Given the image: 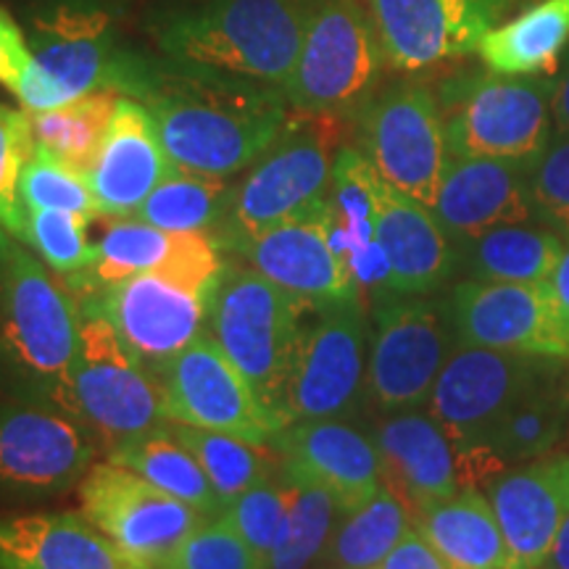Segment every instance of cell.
Instances as JSON below:
<instances>
[{
  "mask_svg": "<svg viewBox=\"0 0 569 569\" xmlns=\"http://www.w3.org/2000/svg\"><path fill=\"white\" fill-rule=\"evenodd\" d=\"M540 569H569V517H567L565 528L559 530L557 543H553L549 559L543 561V567Z\"/></svg>",
  "mask_w": 569,
  "mask_h": 569,
  "instance_id": "49",
  "label": "cell"
},
{
  "mask_svg": "<svg viewBox=\"0 0 569 569\" xmlns=\"http://www.w3.org/2000/svg\"><path fill=\"white\" fill-rule=\"evenodd\" d=\"M382 461V482L411 515L446 501L461 490L490 486L507 469L490 448H461L430 415L396 411L380 425L375 440Z\"/></svg>",
  "mask_w": 569,
  "mask_h": 569,
  "instance_id": "11",
  "label": "cell"
},
{
  "mask_svg": "<svg viewBox=\"0 0 569 569\" xmlns=\"http://www.w3.org/2000/svg\"><path fill=\"white\" fill-rule=\"evenodd\" d=\"M163 569H267V561L232 528L230 519H203Z\"/></svg>",
  "mask_w": 569,
  "mask_h": 569,
  "instance_id": "42",
  "label": "cell"
},
{
  "mask_svg": "<svg viewBox=\"0 0 569 569\" xmlns=\"http://www.w3.org/2000/svg\"><path fill=\"white\" fill-rule=\"evenodd\" d=\"M561 240L522 224L496 227L467 240V267L486 282H549L559 267Z\"/></svg>",
  "mask_w": 569,
  "mask_h": 569,
  "instance_id": "36",
  "label": "cell"
},
{
  "mask_svg": "<svg viewBox=\"0 0 569 569\" xmlns=\"http://www.w3.org/2000/svg\"><path fill=\"white\" fill-rule=\"evenodd\" d=\"M172 169L151 111L138 98H119L101 151L88 172L101 217H134Z\"/></svg>",
  "mask_w": 569,
  "mask_h": 569,
  "instance_id": "23",
  "label": "cell"
},
{
  "mask_svg": "<svg viewBox=\"0 0 569 569\" xmlns=\"http://www.w3.org/2000/svg\"><path fill=\"white\" fill-rule=\"evenodd\" d=\"M315 0H209L163 17L156 42L184 67L284 90Z\"/></svg>",
  "mask_w": 569,
  "mask_h": 569,
  "instance_id": "2",
  "label": "cell"
},
{
  "mask_svg": "<svg viewBox=\"0 0 569 569\" xmlns=\"http://www.w3.org/2000/svg\"><path fill=\"white\" fill-rule=\"evenodd\" d=\"M272 448L280 451L282 467L330 490L343 511L356 509L386 486L377 446L338 419L290 422L277 432Z\"/></svg>",
  "mask_w": 569,
  "mask_h": 569,
  "instance_id": "24",
  "label": "cell"
},
{
  "mask_svg": "<svg viewBox=\"0 0 569 569\" xmlns=\"http://www.w3.org/2000/svg\"><path fill=\"white\" fill-rule=\"evenodd\" d=\"M80 322L74 298L17 240L0 284V353L34 393L71 417Z\"/></svg>",
  "mask_w": 569,
  "mask_h": 569,
  "instance_id": "4",
  "label": "cell"
},
{
  "mask_svg": "<svg viewBox=\"0 0 569 569\" xmlns=\"http://www.w3.org/2000/svg\"><path fill=\"white\" fill-rule=\"evenodd\" d=\"M453 159L530 163L551 138V88L546 82L480 77L465 84L443 117Z\"/></svg>",
  "mask_w": 569,
  "mask_h": 569,
  "instance_id": "10",
  "label": "cell"
},
{
  "mask_svg": "<svg viewBox=\"0 0 569 569\" xmlns=\"http://www.w3.org/2000/svg\"><path fill=\"white\" fill-rule=\"evenodd\" d=\"M88 427L40 403H0V490L42 498L67 493L92 467Z\"/></svg>",
  "mask_w": 569,
  "mask_h": 569,
  "instance_id": "17",
  "label": "cell"
},
{
  "mask_svg": "<svg viewBox=\"0 0 569 569\" xmlns=\"http://www.w3.org/2000/svg\"><path fill=\"white\" fill-rule=\"evenodd\" d=\"M17 240H11V234L0 227V284H3V272H6V261H9V253Z\"/></svg>",
  "mask_w": 569,
  "mask_h": 569,
  "instance_id": "50",
  "label": "cell"
},
{
  "mask_svg": "<svg viewBox=\"0 0 569 569\" xmlns=\"http://www.w3.org/2000/svg\"><path fill=\"white\" fill-rule=\"evenodd\" d=\"M569 422V377L557 359L519 393L488 432L486 446L503 465L546 457Z\"/></svg>",
  "mask_w": 569,
  "mask_h": 569,
  "instance_id": "29",
  "label": "cell"
},
{
  "mask_svg": "<svg viewBox=\"0 0 569 569\" xmlns=\"http://www.w3.org/2000/svg\"><path fill=\"white\" fill-rule=\"evenodd\" d=\"M338 117L290 113L280 138L234 190L230 217L213 234L219 248L234 251L269 227L288 222L327 201L338 159Z\"/></svg>",
  "mask_w": 569,
  "mask_h": 569,
  "instance_id": "5",
  "label": "cell"
},
{
  "mask_svg": "<svg viewBox=\"0 0 569 569\" xmlns=\"http://www.w3.org/2000/svg\"><path fill=\"white\" fill-rule=\"evenodd\" d=\"M32 61V48L19 21L0 6V84L6 90H17V84Z\"/></svg>",
  "mask_w": 569,
  "mask_h": 569,
  "instance_id": "45",
  "label": "cell"
},
{
  "mask_svg": "<svg viewBox=\"0 0 569 569\" xmlns=\"http://www.w3.org/2000/svg\"><path fill=\"white\" fill-rule=\"evenodd\" d=\"M288 507L267 557V569H311L325 559L343 509L319 482L280 467Z\"/></svg>",
  "mask_w": 569,
  "mask_h": 569,
  "instance_id": "32",
  "label": "cell"
},
{
  "mask_svg": "<svg viewBox=\"0 0 569 569\" xmlns=\"http://www.w3.org/2000/svg\"><path fill=\"white\" fill-rule=\"evenodd\" d=\"M138 101L174 167L209 177H232L259 161L293 113L282 90L177 61L151 63Z\"/></svg>",
  "mask_w": 569,
  "mask_h": 569,
  "instance_id": "1",
  "label": "cell"
},
{
  "mask_svg": "<svg viewBox=\"0 0 569 569\" xmlns=\"http://www.w3.org/2000/svg\"><path fill=\"white\" fill-rule=\"evenodd\" d=\"M96 296L132 359L156 380L169 365L209 332L213 293L167 272H140Z\"/></svg>",
  "mask_w": 569,
  "mask_h": 569,
  "instance_id": "13",
  "label": "cell"
},
{
  "mask_svg": "<svg viewBox=\"0 0 569 569\" xmlns=\"http://www.w3.org/2000/svg\"><path fill=\"white\" fill-rule=\"evenodd\" d=\"M119 98L122 96L113 90H96L59 109L30 113L34 142L77 172L88 174L109 132Z\"/></svg>",
  "mask_w": 569,
  "mask_h": 569,
  "instance_id": "37",
  "label": "cell"
},
{
  "mask_svg": "<svg viewBox=\"0 0 569 569\" xmlns=\"http://www.w3.org/2000/svg\"><path fill=\"white\" fill-rule=\"evenodd\" d=\"M377 569H453L440 553L427 543V538L417 528L403 536L401 543L388 553Z\"/></svg>",
  "mask_w": 569,
  "mask_h": 569,
  "instance_id": "46",
  "label": "cell"
},
{
  "mask_svg": "<svg viewBox=\"0 0 569 569\" xmlns=\"http://www.w3.org/2000/svg\"><path fill=\"white\" fill-rule=\"evenodd\" d=\"M549 365L540 356L461 346L432 386L430 417L457 446H482L511 401Z\"/></svg>",
  "mask_w": 569,
  "mask_h": 569,
  "instance_id": "19",
  "label": "cell"
},
{
  "mask_svg": "<svg viewBox=\"0 0 569 569\" xmlns=\"http://www.w3.org/2000/svg\"><path fill=\"white\" fill-rule=\"evenodd\" d=\"M549 284H551L553 296H557L561 317H565V322L569 325V248L565 253H561L559 267L553 269Z\"/></svg>",
  "mask_w": 569,
  "mask_h": 569,
  "instance_id": "47",
  "label": "cell"
},
{
  "mask_svg": "<svg viewBox=\"0 0 569 569\" xmlns=\"http://www.w3.org/2000/svg\"><path fill=\"white\" fill-rule=\"evenodd\" d=\"M382 61L375 21L356 0H315L284 101L293 111L338 117L365 101Z\"/></svg>",
  "mask_w": 569,
  "mask_h": 569,
  "instance_id": "8",
  "label": "cell"
},
{
  "mask_svg": "<svg viewBox=\"0 0 569 569\" xmlns=\"http://www.w3.org/2000/svg\"><path fill=\"white\" fill-rule=\"evenodd\" d=\"M365 153L398 193L432 209L448 161L446 124L436 96L419 84L396 88L369 106L361 124Z\"/></svg>",
  "mask_w": 569,
  "mask_h": 569,
  "instance_id": "15",
  "label": "cell"
},
{
  "mask_svg": "<svg viewBox=\"0 0 569 569\" xmlns=\"http://www.w3.org/2000/svg\"><path fill=\"white\" fill-rule=\"evenodd\" d=\"M113 543L77 515L0 519V569H124Z\"/></svg>",
  "mask_w": 569,
  "mask_h": 569,
  "instance_id": "27",
  "label": "cell"
},
{
  "mask_svg": "<svg viewBox=\"0 0 569 569\" xmlns=\"http://www.w3.org/2000/svg\"><path fill=\"white\" fill-rule=\"evenodd\" d=\"M80 348L74 365L77 419L111 453L167 422L161 382L132 359L98 306L82 296Z\"/></svg>",
  "mask_w": 569,
  "mask_h": 569,
  "instance_id": "7",
  "label": "cell"
},
{
  "mask_svg": "<svg viewBox=\"0 0 569 569\" xmlns=\"http://www.w3.org/2000/svg\"><path fill=\"white\" fill-rule=\"evenodd\" d=\"M569 42V0H543L480 40L482 63L503 77L543 74L559 67Z\"/></svg>",
  "mask_w": 569,
  "mask_h": 569,
  "instance_id": "30",
  "label": "cell"
},
{
  "mask_svg": "<svg viewBox=\"0 0 569 569\" xmlns=\"http://www.w3.org/2000/svg\"><path fill=\"white\" fill-rule=\"evenodd\" d=\"M32 61L13 90L27 113L51 111L96 90L140 98L151 63L134 59L111 38L109 13L59 3L32 13Z\"/></svg>",
  "mask_w": 569,
  "mask_h": 569,
  "instance_id": "3",
  "label": "cell"
},
{
  "mask_svg": "<svg viewBox=\"0 0 569 569\" xmlns=\"http://www.w3.org/2000/svg\"><path fill=\"white\" fill-rule=\"evenodd\" d=\"M446 315L461 346L569 361V325L549 282L467 280Z\"/></svg>",
  "mask_w": 569,
  "mask_h": 569,
  "instance_id": "14",
  "label": "cell"
},
{
  "mask_svg": "<svg viewBox=\"0 0 569 569\" xmlns=\"http://www.w3.org/2000/svg\"><path fill=\"white\" fill-rule=\"evenodd\" d=\"M167 427L198 459V465L209 475L211 486L219 493V498H222L224 507L234 496H240L259 480L269 478L272 465H269L267 453L261 451L267 446L224 436V432L203 430V427L172 422V419H167Z\"/></svg>",
  "mask_w": 569,
  "mask_h": 569,
  "instance_id": "38",
  "label": "cell"
},
{
  "mask_svg": "<svg viewBox=\"0 0 569 569\" xmlns=\"http://www.w3.org/2000/svg\"><path fill=\"white\" fill-rule=\"evenodd\" d=\"M159 382L172 422L224 432L259 446H272L282 430L280 419L264 407L211 332L177 356Z\"/></svg>",
  "mask_w": 569,
  "mask_h": 569,
  "instance_id": "16",
  "label": "cell"
},
{
  "mask_svg": "<svg viewBox=\"0 0 569 569\" xmlns=\"http://www.w3.org/2000/svg\"><path fill=\"white\" fill-rule=\"evenodd\" d=\"M382 56L398 71L430 69L478 53L498 0H369Z\"/></svg>",
  "mask_w": 569,
  "mask_h": 569,
  "instance_id": "21",
  "label": "cell"
},
{
  "mask_svg": "<svg viewBox=\"0 0 569 569\" xmlns=\"http://www.w3.org/2000/svg\"><path fill=\"white\" fill-rule=\"evenodd\" d=\"M234 190L227 177L193 174L174 167L134 217L167 232H209L213 238L230 217Z\"/></svg>",
  "mask_w": 569,
  "mask_h": 569,
  "instance_id": "35",
  "label": "cell"
},
{
  "mask_svg": "<svg viewBox=\"0 0 569 569\" xmlns=\"http://www.w3.org/2000/svg\"><path fill=\"white\" fill-rule=\"evenodd\" d=\"M415 528V515L388 486L351 511H343L325 559L332 569H377L403 536Z\"/></svg>",
  "mask_w": 569,
  "mask_h": 569,
  "instance_id": "33",
  "label": "cell"
},
{
  "mask_svg": "<svg viewBox=\"0 0 569 569\" xmlns=\"http://www.w3.org/2000/svg\"><path fill=\"white\" fill-rule=\"evenodd\" d=\"M19 198L24 211L51 209L82 213L88 219L101 217L88 174L77 172L74 167L42 151V148H34L32 159L27 161L24 172H21Z\"/></svg>",
  "mask_w": 569,
  "mask_h": 569,
  "instance_id": "39",
  "label": "cell"
},
{
  "mask_svg": "<svg viewBox=\"0 0 569 569\" xmlns=\"http://www.w3.org/2000/svg\"><path fill=\"white\" fill-rule=\"evenodd\" d=\"M232 253L243 256L248 267L315 309L332 301L361 298L351 269L332 243L327 201L288 222L269 227L267 232L240 243Z\"/></svg>",
  "mask_w": 569,
  "mask_h": 569,
  "instance_id": "20",
  "label": "cell"
},
{
  "mask_svg": "<svg viewBox=\"0 0 569 569\" xmlns=\"http://www.w3.org/2000/svg\"><path fill=\"white\" fill-rule=\"evenodd\" d=\"M530 196L551 222L569 230V134L538 159Z\"/></svg>",
  "mask_w": 569,
  "mask_h": 569,
  "instance_id": "44",
  "label": "cell"
},
{
  "mask_svg": "<svg viewBox=\"0 0 569 569\" xmlns=\"http://www.w3.org/2000/svg\"><path fill=\"white\" fill-rule=\"evenodd\" d=\"M551 113L561 127V132L569 134V69L561 74V80L551 88Z\"/></svg>",
  "mask_w": 569,
  "mask_h": 569,
  "instance_id": "48",
  "label": "cell"
},
{
  "mask_svg": "<svg viewBox=\"0 0 569 569\" xmlns=\"http://www.w3.org/2000/svg\"><path fill=\"white\" fill-rule=\"evenodd\" d=\"M188 238L190 232L159 230L138 217L113 219L96 246L92 264L77 274H67V288H80L82 296H92L124 277L159 272L180 256Z\"/></svg>",
  "mask_w": 569,
  "mask_h": 569,
  "instance_id": "31",
  "label": "cell"
},
{
  "mask_svg": "<svg viewBox=\"0 0 569 569\" xmlns=\"http://www.w3.org/2000/svg\"><path fill=\"white\" fill-rule=\"evenodd\" d=\"M309 303L253 267H224L211 303L209 332L280 419V398L293 369ZM282 422V419H280ZM284 427V425H282Z\"/></svg>",
  "mask_w": 569,
  "mask_h": 569,
  "instance_id": "6",
  "label": "cell"
},
{
  "mask_svg": "<svg viewBox=\"0 0 569 569\" xmlns=\"http://www.w3.org/2000/svg\"><path fill=\"white\" fill-rule=\"evenodd\" d=\"M284 507H288V493H284L282 478H264L240 496H234L222 509V515L253 546V551L267 561L277 532H280Z\"/></svg>",
  "mask_w": 569,
  "mask_h": 569,
  "instance_id": "43",
  "label": "cell"
},
{
  "mask_svg": "<svg viewBox=\"0 0 569 569\" xmlns=\"http://www.w3.org/2000/svg\"><path fill=\"white\" fill-rule=\"evenodd\" d=\"M432 211L448 238L467 243L496 227L528 222L530 193L519 177V163L451 156Z\"/></svg>",
  "mask_w": 569,
  "mask_h": 569,
  "instance_id": "25",
  "label": "cell"
},
{
  "mask_svg": "<svg viewBox=\"0 0 569 569\" xmlns=\"http://www.w3.org/2000/svg\"><path fill=\"white\" fill-rule=\"evenodd\" d=\"M82 517L111 540L130 565L163 569L201 528L203 515L156 488L130 467L106 459L80 482Z\"/></svg>",
  "mask_w": 569,
  "mask_h": 569,
  "instance_id": "9",
  "label": "cell"
},
{
  "mask_svg": "<svg viewBox=\"0 0 569 569\" xmlns=\"http://www.w3.org/2000/svg\"><path fill=\"white\" fill-rule=\"evenodd\" d=\"M124 569H153V567H142V565H130V561H127V567Z\"/></svg>",
  "mask_w": 569,
  "mask_h": 569,
  "instance_id": "51",
  "label": "cell"
},
{
  "mask_svg": "<svg viewBox=\"0 0 569 569\" xmlns=\"http://www.w3.org/2000/svg\"><path fill=\"white\" fill-rule=\"evenodd\" d=\"M377 243L390 267L388 288L403 296L432 293L453 269L448 232L436 211L382 180L377 198Z\"/></svg>",
  "mask_w": 569,
  "mask_h": 569,
  "instance_id": "26",
  "label": "cell"
},
{
  "mask_svg": "<svg viewBox=\"0 0 569 569\" xmlns=\"http://www.w3.org/2000/svg\"><path fill=\"white\" fill-rule=\"evenodd\" d=\"M448 315L427 301L382 303L367 361V388L382 411H411L430 401L448 361Z\"/></svg>",
  "mask_w": 569,
  "mask_h": 569,
  "instance_id": "18",
  "label": "cell"
},
{
  "mask_svg": "<svg viewBox=\"0 0 569 569\" xmlns=\"http://www.w3.org/2000/svg\"><path fill=\"white\" fill-rule=\"evenodd\" d=\"M515 569H540L569 517V453H546L488 486Z\"/></svg>",
  "mask_w": 569,
  "mask_h": 569,
  "instance_id": "22",
  "label": "cell"
},
{
  "mask_svg": "<svg viewBox=\"0 0 569 569\" xmlns=\"http://www.w3.org/2000/svg\"><path fill=\"white\" fill-rule=\"evenodd\" d=\"M34 132L30 113L0 101V227L13 240H24V206L19 198V180L32 159Z\"/></svg>",
  "mask_w": 569,
  "mask_h": 569,
  "instance_id": "41",
  "label": "cell"
},
{
  "mask_svg": "<svg viewBox=\"0 0 569 569\" xmlns=\"http://www.w3.org/2000/svg\"><path fill=\"white\" fill-rule=\"evenodd\" d=\"M367 322L359 298L317 306V319L303 327L293 369L280 398V419H338L353 409L365 386Z\"/></svg>",
  "mask_w": 569,
  "mask_h": 569,
  "instance_id": "12",
  "label": "cell"
},
{
  "mask_svg": "<svg viewBox=\"0 0 569 569\" xmlns=\"http://www.w3.org/2000/svg\"><path fill=\"white\" fill-rule=\"evenodd\" d=\"M109 459L117 461V465L130 467L140 478L153 482L156 488L167 490L169 496L180 498L188 507L201 511L203 517L222 515L224 503L217 490H213L209 475L203 472V467L198 465L193 453L169 432L167 422L159 430L148 432V436L113 451Z\"/></svg>",
  "mask_w": 569,
  "mask_h": 569,
  "instance_id": "34",
  "label": "cell"
},
{
  "mask_svg": "<svg viewBox=\"0 0 569 569\" xmlns=\"http://www.w3.org/2000/svg\"><path fill=\"white\" fill-rule=\"evenodd\" d=\"M415 528L453 569H515L496 511L478 490L430 503L415 517Z\"/></svg>",
  "mask_w": 569,
  "mask_h": 569,
  "instance_id": "28",
  "label": "cell"
},
{
  "mask_svg": "<svg viewBox=\"0 0 569 569\" xmlns=\"http://www.w3.org/2000/svg\"><path fill=\"white\" fill-rule=\"evenodd\" d=\"M24 240L42 264H48L59 274H77L88 269L96 259V246L90 243L88 224L92 219L71 211H24Z\"/></svg>",
  "mask_w": 569,
  "mask_h": 569,
  "instance_id": "40",
  "label": "cell"
}]
</instances>
